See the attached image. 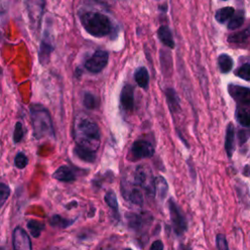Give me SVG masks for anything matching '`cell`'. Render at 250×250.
I'll list each match as a JSON object with an SVG mask.
<instances>
[{"instance_id": "1", "label": "cell", "mask_w": 250, "mask_h": 250, "mask_svg": "<svg viewBox=\"0 0 250 250\" xmlns=\"http://www.w3.org/2000/svg\"><path fill=\"white\" fill-rule=\"evenodd\" d=\"M73 139L77 146L96 151L101 144V132L97 123L87 114L78 113L73 122Z\"/></svg>"}, {"instance_id": "2", "label": "cell", "mask_w": 250, "mask_h": 250, "mask_svg": "<svg viewBox=\"0 0 250 250\" xmlns=\"http://www.w3.org/2000/svg\"><path fill=\"white\" fill-rule=\"evenodd\" d=\"M84 29L95 37H104L113 30L111 20L104 14L97 11H84L79 14Z\"/></svg>"}, {"instance_id": "3", "label": "cell", "mask_w": 250, "mask_h": 250, "mask_svg": "<svg viewBox=\"0 0 250 250\" xmlns=\"http://www.w3.org/2000/svg\"><path fill=\"white\" fill-rule=\"evenodd\" d=\"M30 117L33 128V136L36 139L54 137V128L51 115L42 104H33L29 107Z\"/></svg>"}, {"instance_id": "4", "label": "cell", "mask_w": 250, "mask_h": 250, "mask_svg": "<svg viewBox=\"0 0 250 250\" xmlns=\"http://www.w3.org/2000/svg\"><path fill=\"white\" fill-rule=\"evenodd\" d=\"M25 2L27 15L30 22V28L33 30V32L36 33V31L40 28L46 0H26Z\"/></svg>"}, {"instance_id": "5", "label": "cell", "mask_w": 250, "mask_h": 250, "mask_svg": "<svg viewBox=\"0 0 250 250\" xmlns=\"http://www.w3.org/2000/svg\"><path fill=\"white\" fill-rule=\"evenodd\" d=\"M132 183L140 188H143L148 195H155L154 179L151 178V174L146 168L143 166L137 167L133 174Z\"/></svg>"}, {"instance_id": "6", "label": "cell", "mask_w": 250, "mask_h": 250, "mask_svg": "<svg viewBox=\"0 0 250 250\" xmlns=\"http://www.w3.org/2000/svg\"><path fill=\"white\" fill-rule=\"evenodd\" d=\"M169 213H170V218H171V223L173 227V230L178 234L181 235L187 230V221L186 218L184 217L183 213L181 212L179 206L175 202L174 199L170 198L169 203Z\"/></svg>"}, {"instance_id": "7", "label": "cell", "mask_w": 250, "mask_h": 250, "mask_svg": "<svg viewBox=\"0 0 250 250\" xmlns=\"http://www.w3.org/2000/svg\"><path fill=\"white\" fill-rule=\"evenodd\" d=\"M153 154H154V147L148 141L138 140L133 143L130 148L129 158L133 161H136L139 159L151 157Z\"/></svg>"}, {"instance_id": "8", "label": "cell", "mask_w": 250, "mask_h": 250, "mask_svg": "<svg viewBox=\"0 0 250 250\" xmlns=\"http://www.w3.org/2000/svg\"><path fill=\"white\" fill-rule=\"evenodd\" d=\"M108 62V53L104 50H97L84 63L85 68L92 73L101 72Z\"/></svg>"}, {"instance_id": "9", "label": "cell", "mask_w": 250, "mask_h": 250, "mask_svg": "<svg viewBox=\"0 0 250 250\" xmlns=\"http://www.w3.org/2000/svg\"><path fill=\"white\" fill-rule=\"evenodd\" d=\"M13 249L14 250H32L30 238L26 231L18 227L13 231Z\"/></svg>"}, {"instance_id": "10", "label": "cell", "mask_w": 250, "mask_h": 250, "mask_svg": "<svg viewBox=\"0 0 250 250\" xmlns=\"http://www.w3.org/2000/svg\"><path fill=\"white\" fill-rule=\"evenodd\" d=\"M122 194L123 197L128 200L129 202L136 204V205H142L144 202V198H143V193L142 190L139 187H137L136 185H134L132 183V185H128L127 183L124 185H122Z\"/></svg>"}, {"instance_id": "11", "label": "cell", "mask_w": 250, "mask_h": 250, "mask_svg": "<svg viewBox=\"0 0 250 250\" xmlns=\"http://www.w3.org/2000/svg\"><path fill=\"white\" fill-rule=\"evenodd\" d=\"M53 49H54V46H53V43H52V39L50 37L49 32L46 29L45 32H44L43 38L41 40L40 48H39V52H38L39 62L42 65H45L46 63L49 62L50 55L53 52Z\"/></svg>"}, {"instance_id": "12", "label": "cell", "mask_w": 250, "mask_h": 250, "mask_svg": "<svg viewBox=\"0 0 250 250\" xmlns=\"http://www.w3.org/2000/svg\"><path fill=\"white\" fill-rule=\"evenodd\" d=\"M120 104L126 113H131L134 110V88L130 84L124 85L121 90Z\"/></svg>"}, {"instance_id": "13", "label": "cell", "mask_w": 250, "mask_h": 250, "mask_svg": "<svg viewBox=\"0 0 250 250\" xmlns=\"http://www.w3.org/2000/svg\"><path fill=\"white\" fill-rule=\"evenodd\" d=\"M229 93L237 103L244 105H250V88L238 85H229Z\"/></svg>"}, {"instance_id": "14", "label": "cell", "mask_w": 250, "mask_h": 250, "mask_svg": "<svg viewBox=\"0 0 250 250\" xmlns=\"http://www.w3.org/2000/svg\"><path fill=\"white\" fill-rule=\"evenodd\" d=\"M129 227L135 231H141L149 222L151 221V217L147 214H127Z\"/></svg>"}, {"instance_id": "15", "label": "cell", "mask_w": 250, "mask_h": 250, "mask_svg": "<svg viewBox=\"0 0 250 250\" xmlns=\"http://www.w3.org/2000/svg\"><path fill=\"white\" fill-rule=\"evenodd\" d=\"M53 178H55L56 180L61 181V182L70 183V182H74L76 180V175L70 167L63 165V166L59 167L54 172Z\"/></svg>"}, {"instance_id": "16", "label": "cell", "mask_w": 250, "mask_h": 250, "mask_svg": "<svg viewBox=\"0 0 250 250\" xmlns=\"http://www.w3.org/2000/svg\"><path fill=\"white\" fill-rule=\"evenodd\" d=\"M157 36H158V39L162 42V44H164L168 48L173 49L175 47V42L173 39L172 32L167 25H161L158 28Z\"/></svg>"}, {"instance_id": "17", "label": "cell", "mask_w": 250, "mask_h": 250, "mask_svg": "<svg viewBox=\"0 0 250 250\" xmlns=\"http://www.w3.org/2000/svg\"><path fill=\"white\" fill-rule=\"evenodd\" d=\"M225 148L229 157H231L232 152L234 150V128L232 124H229L226 133L225 140Z\"/></svg>"}, {"instance_id": "18", "label": "cell", "mask_w": 250, "mask_h": 250, "mask_svg": "<svg viewBox=\"0 0 250 250\" xmlns=\"http://www.w3.org/2000/svg\"><path fill=\"white\" fill-rule=\"evenodd\" d=\"M154 189L155 195L159 199H163L168 192V184L162 176H157L154 178Z\"/></svg>"}, {"instance_id": "19", "label": "cell", "mask_w": 250, "mask_h": 250, "mask_svg": "<svg viewBox=\"0 0 250 250\" xmlns=\"http://www.w3.org/2000/svg\"><path fill=\"white\" fill-rule=\"evenodd\" d=\"M135 80L137 82V84L143 88V89H146L148 86V81H149V76H148V72L147 69L145 66H141L139 67L136 71H135Z\"/></svg>"}, {"instance_id": "20", "label": "cell", "mask_w": 250, "mask_h": 250, "mask_svg": "<svg viewBox=\"0 0 250 250\" xmlns=\"http://www.w3.org/2000/svg\"><path fill=\"white\" fill-rule=\"evenodd\" d=\"M74 153L78 158H80L81 160L86 161V162L92 163L96 160V151H92L87 148H83V147L76 146L74 147Z\"/></svg>"}, {"instance_id": "21", "label": "cell", "mask_w": 250, "mask_h": 250, "mask_svg": "<svg viewBox=\"0 0 250 250\" xmlns=\"http://www.w3.org/2000/svg\"><path fill=\"white\" fill-rule=\"evenodd\" d=\"M218 64L221 72L228 73L232 68V59L227 54H222L218 58Z\"/></svg>"}, {"instance_id": "22", "label": "cell", "mask_w": 250, "mask_h": 250, "mask_svg": "<svg viewBox=\"0 0 250 250\" xmlns=\"http://www.w3.org/2000/svg\"><path fill=\"white\" fill-rule=\"evenodd\" d=\"M233 14H234V9L232 7H225V8L219 9L216 12L215 18H216L217 21L223 23V22L227 21L228 20L231 19Z\"/></svg>"}, {"instance_id": "23", "label": "cell", "mask_w": 250, "mask_h": 250, "mask_svg": "<svg viewBox=\"0 0 250 250\" xmlns=\"http://www.w3.org/2000/svg\"><path fill=\"white\" fill-rule=\"evenodd\" d=\"M165 96H166L167 103H168L170 108L173 111L178 109L179 108V104H180V101H179V98H178L176 92L174 91V89L167 88L166 91H165Z\"/></svg>"}, {"instance_id": "24", "label": "cell", "mask_w": 250, "mask_h": 250, "mask_svg": "<svg viewBox=\"0 0 250 250\" xmlns=\"http://www.w3.org/2000/svg\"><path fill=\"white\" fill-rule=\"evenodd\" d=\"M75 222V219L73 220H69V219H65V218H62L59 215H54L51 220H50V224L51 226L53 227H58V228H67L69 227L70 225H72L73 223Z\"/></svg>"}, {"instance_id": "25", "label": "cell", "mask_w": 250, "mask_h": 250, "mask_svg": "<svg viewBox=\"0 0 250 250\" xmlns=\"http://www.w3.org/2000/svg\"><path fill=\"white\" fill-rule=\"evenodd\" d=\"M236 119L240 125L247 127L250 126V110L240 107L236 110Z\"/></svg>"}, {"instance_id": "26", "label": "cell", "mask_w": 250, "mask_h": 250, "mask_svg": "<svg viewBox=\"0 0 250 250\" xmlns=\"http://www.w3.org/2000/svg\"><path fill=\"white\" fill-rule=\"evenodd\" d=\"M27 229L33 237H38L44 229V224L36 220H30L27 223Z\"/></svg>"}, {"instance_id": "27", "label": "cell", "mask_w": 250, "mask_h": 250, "mask_svg": "<svg viewBox=\"0 0 250 250\" xmlns=\"http://www.w3.org/2000/svg\"><path fill=\"white\" fill-rule=\"evenodd\" d=\"M104 201L109 208H111L114 212H117V210H118L117 197H116L115 192L112 189H109L106 191V193L104 195Z\"/></svg>"}, {"instance_id": "28", "label": "cell", "mask_w": 250, "mask_h": 250, "mask_svg": "<svg viewBox=\"0 0 250 250\" xmlns=\"http://www.w3.org/2000/svg\"><path fill=\"white\" fill-rule=\"evenodd\" d=\"M83 104L89 109H94L99 105V99L96 96H94L92 93L87 92L84 94Z\"/></svg>"}, {"instance_id": "29", "label": "cell", "mask_w": 250, "mask_h": 250, "mask_svg": "<svg viewBox=\"0 0 250 250\" xmlns=\"http://www.w3.org/2000/svg\"><path fill=\"white\" fill-rule=\"evenodd\" d=\"M250 36V26L238 33L232 34L229 37V41L232 43H242Z\"/></svg>"}, {"instance_id": "30", "label": "cell", "mask_w": 250, "mask_h": 250, "mask_svg": "<svg viewBox=\"0 0 250 250\" xmlns=\"http://www.w3.org/2000/svg\"><path fill=\"white\" fill-rule=\"evenodd\" d=\"M244 21V15L242 12H238L237 14L233 15L232 18L229 20L228 27L229 29H236L242 25Z\"/></svg>"}, {"instance_id": "31", "label": "cell", "mask_w": 250, "mask_h": 250, "mask_svg": "<svg viewBox=\"0 0 250 250\" xmlns=\"http://www.w3.org/2000/svg\"><path fill=\"white\" fill-rule=\"evenodd\" d=\"M235 74L246 80V81H250V63H244L242 64L236 71H235Z\"/></svg>"}, {"instance_id": "32", "label": "cell", "mask_w": 250, "mask_h": 250, "mask_svg": "<svg viewBox=\"0 0 250 250\" xmlns=\"http://www.w3.org/2000/svg\"><path fill=\"white\" fill-rule=\"evenodd\" d=\"M15 166L18 169H23L28 163V159L23 152H19L15 157Z\"/></svg>"}, {"instance_id": "33", "label": "cell", "mask_w": 250, "mask_h": 250, "mask_svg": "<svg viewBox=\"0 0 250 250\" xmlns=\"http://www.w3.org/2000/svg\"><path fill=\"white\" fill-rule=\"evenodd\" d=\"M23 126L21 122H17L15 125V130H14V135H13V139H14V143H20L22 138H23Z\"/></svg>"}, {"instance_id": "34", "label": "cell", "mask_w": 250, "mask_h": 250, "mask_svg": "<svg viewBox=\"0 0 250 250\" xmlns=\"http://www.w3.org/2000/svg\"><path fill=\"white\" fill-rule=\"evenodd\" d=\"M10 195V188L4 184V183H1L0 184V204L1 206L4 205L5 201L8 199Z\"/></svg>"}, {"instance_id": "35", "label": "cell", "mask_w": 250, "mask_h": 250, "mask_svg": "<svg viewBox=\"0 0 250 250\" xmlns=\"http://www.w3.org/2000/svg\"><path fill=\"white\" fill-rule=\"evenodd\" d=\"M216 245H217L218 250H229L227 239H226V236L222 233L217 234V236H216Z\"/></svg>"}, {"instance_id": "36", "label": "cell", "mask_w": 250, "mask_h": 250, "mask_svg": "<svg viewBox=\"0 0 250 250\" xmlns=\"http://www.w3.org/2000/svg\"><path fill=\"white\" fill-rule=\"evenodd\" d=\"M164 246L161 240H155L152 242V244L150 245L149 250H163Z\"/></svg>"}, {"instance_id": "37", "label": "cell", "mask_w": 250, "mask_h": 250, "mask_svg": "<svg viewBox=\"0 0 250 250\" xmlns=\"http://www.w3.org/2000/svg\"><path fill=\"white\" fill-rule=\"evenodd\" d=\"M238 137H239V141H240V144H243L246 140H247V134L245 131H240L239 134H238Z\"/></svg>"}, {"instance_id": "38", "label": "cell", "mask_w": 250, "mask_h": 250, "mask_svg": "<svg viewBox=\"0 0 250 250\" xmlns=\"http://www.w3.org/2000/svg\"><path fill=\"white\" fill-rule=\"evenodd\" d=\"M98 2L100 3H103V4H105V5H112L115 3L116 0H97Z\"/></svg>"}, {"instance_id": "39", "label": "cell", "mask_w": 250, "mask_h": 250, "mask_svg": "<svg viewBox=\"0 0 250 250\" xmlns=\"http://www.w3.org/2000/svg\"><path fill=\"white\" fill-rule=\"evenodd\" d=\"M124 250H132L131 248H126V249H124Z\"/></svg>"}]
</instances>
